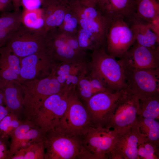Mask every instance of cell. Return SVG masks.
Returning <instances> with one entry per match:
<instances>
[{
	"mask_svg": "<svg viewBox=\"0 0 159 159\" xmlns=\"http://www.w3.org/2000/svg\"><path fill=\"white\" fill-rule=\"evenodd\" d=\"M42 6L44 20V30L47 32L61 24L69 8L68 5L57 0H43Z\"/></svg>",
	"mask_w": 159,
	"mask_h": 159,
	"instance_id": "obj_18",
	"label": "cell"
},
{
	"mask_svg": "<svg viewBox=\"0 0 159 159\" xmlns=\"http://www.w3.org/2000/svg\"><path fill=\"white\" fill-rule=\"evenodd\" d=\"M0 11H1V4L0 2Z\"/></svg>",
	"mask_w": 159,
	"mask_h": 159,
	"instance_id": "obj_47",
	"label": "cell"
},
{
	"mask_svg": "<svg viewBox=\"0 0 159 159\" xmlns=\"http://www.w3.org/2000/svg\"><path fill=\"white\" fill-rule=\"evenodd\" d=\"M138 159H159V145L153 143L138 141Z\"/></svg>",
	"mask_w": 159,
	"mask_h": 159,
	"instance_id": "obj_31",
	"label": "cell"
},
{
	"mask_svg": "<svg viewBox=\"0 0 159 159\" xmlns=\"http://www.w3.org/2000/svg\"><path fill=\"white\" fill-rule=\"evenodd\" d=\"M1 6V11H4L8 7L10 3L11 0H0Z\"/></svg>",
	"mask_w": 159,
	"mask_h": 159,
	"instance_id": "obj_44",
	"label": "cell"
},
{
	"mask_svg": "<svg viewBox=\"0 0 159 159\" xmlns=\"http://www.w3.org/2000/svg\"><path fill=\"white\" fill-rule=\"evenodd\" d=\"M127 21L134 32L137 44L153 49L159 47V37L151 29L147 22L135 16Z\"/></svg>",
	"mask_w": 159,
	"mask_h": 159,
	"instance_id": "obj_23",
	"label": "cell"
},
{
	"mask_svg": "<svg viewBox=\"0 0 159 159\" xmlns=\"http://www.w3.org/2000/svg\"><path fill=\"white\" fill-rule=\"evenodd\" d=\"M135 16L148 23L159 17L158 0H135Z\"/></svg>",
	"mask_w": 159,
	"mask_h": 159,
	"instance_id": "obj_26",
	"label": "cell"
},
{
	"mask_svg": "<svg viewBox=\"0 0 159 159\" xmlns=\"http://www.w3.org/2000/svg\"><path fill=\"white\" fill-rule=\"evenodd\" d=\"M77 36L80 47L85 52L88 50L92 51L100 47L105 46L92 33L80 26Z\"/></svg>",
	"mask_w": 159,
	"mask_h": 159,
	"instance_id": "obj_29",
	"label": "cell"
},
{
	"mask_svg": "<svg viewBox=\"0 0 159 159\" xmlns=\"http://www.w3.org/2000/svg\"><path fill=\"white\" fill-rule=\"evenodd\" d=\"M7 143L0 144V159H9V149Z\"/></svg>",
	"mask_w": 159,
	"mask_h": 159,
	"instance_id": "obj_39",
	"label": "cell"
},
{
	"mask_svg": "<svg viewBox=\"0 0 159 159\" xmlns=\"http://www.w3.org/2000/svg\"><path fill=\"white\" fill-rule=\"evenodd\" d=\"M12 3L14 11L20 12V7L21 5V0H11Z\"/></svg>",
	"mask_w": 159,
	"mask_h": 159,
	"instance_id": "obj_43",
	"label": "cell"
},
{
	"mask_svg": "<svg viewBox=\"0 0 159 159\" xmlns=\"http://www.w3.org/2000/svg\"><path fill=\"white\" fill-rule=\"evenodd\" d=\"M24 93V120H30L45 100L59 92L63 87L51 74L41 79H33L22 83Z\"/></svg>",
	"mask_w": 159,
	"mask_h": 159,
	"instance_id": "obj_4",
	"label": "cell"
},
{
	"mask_svg": "<svg viewBox=\"0 0 159 159\" xmlns=\"http://www.w3.org/2000/svg\"><path fill=\"white\" fill-rule=\"evenodd\" d=\"M44 142L45 159H87L80 137L67 135L54 128L45 133Z\"/></svg>",
	"mask_w": 159,
	"mask_h": 159,
	"instance_id": "obj_2",
	"label": "cell"
},
{
	"mask_svg": "<svg viewBox=\"0 0 159 159\" xmlns=\"http://www.w3.org/2000/svg\"><path fill=\"white\" fill-rule=\"evenodd\" d=\"M8 140L2 138L0 135V144L3 143H7Z\"/></svg>",
	"mask_w": 159,
	"mask_h": 159,
	"instance_id": "obj_46",
	"label": "cell"
},
{
	"mask_svg": "<svg viewBox=\"0 0 159 159\" xmlns=\"http://www.w3.org/2000/svg\"><path fill=\"white\" fill-rule=\"evenodd\" d=\"M137 115L144 118L159 120V95L139 98Z\"/></svg>",
	"mask_w": 159,
	"mask_h": 159,
	"instance_id": "obj_28",
	"label": "cell"
},
{
	"mask_svg": "<svg viewBox=\"0 0 159 159\" xmlns=\"http://www.w3.org/2000/svg\"><path fill=\"white\" fill-rule=\"evenodd\" d=\"M122 66L125 89L139 98L159 95V68L138 69Z\"/></svg>",
	"mask_w": 159,
	"mask_h": 159,
	"instance_id": "obj_7",
	"label": "cell"
},
{
	"mask_svg": "<svg viewBox=\"0 0 159 159\" xmlns=\"http://www.w3.org/2000/svg\"><path fill=\"white\" fill-rule=\"evenodd\" d=\"M90 70L89 61L57 63L51 74L63 87L75 89L83 76Z\"/></svg>",
	"mask_w": 159,
	"mask_h": 159,
	"instance_id": "obj_14",
	"label": "cell"
},
{
	"mask_svg": "<svg viewBox=\"0 0 159 159\" xmlns=\"http://www.w3.org/2000/svg\"><path fill=\"white\" fill-rule=\"evenodd\" d=\"M5 105L10 112L20 118L24 110V90L22 85L13 80L8 82L4 91Z\"/></svg>",
	"mask_w": 159,
	"mask_h": 159,
	"instance_id": "obj_22",
	"label": "cell"
},
{
	"mask_svg": "<svg viewBox=\"0 0 159 159\" xmlns=\"http://www.w3.org/2000/svg\"><path fill=\"white\" fill-rule=\"evenodd\" d=\"M93 126L87 110L75 89L69 97L65 112L55 128L67 135L81 137Z\"/></svg>",
	"mask_w": 159,
	"mask_h": 159,
	"instance_id": "obj_6",
	"label": "cell"
},
{
	"mask_svg": "<svg viewBox=\"0 0 159 159\" xmlns=\"http://www.w3.org/2000/svg\"><path fill=\"white\" fill-rule=\"evenodd\" d=\"M10 112L4 105H0V122L2 119Z\"/></svg>",
	"mask_w": 159,
	"mask_h": 159,
	"instance_id": "obj_42",
	"label": "cell"
},
{
	"mask_svg": "<svg viewBox=\"0 0 159 159\" xmlns=\"http://www.w3.org/2000/svg\"><path fill=\"white\" fill-rule=\"evenodd\" d=\"M45 133L30 120H21L20 125L12 133L9 149V159L19 149L31 143L44 140Z\"/></svg>",
	"mask_w": 159,
	"mask_h": 159,
	"instance_id": "obj_15",
	"label": "cell"
},
{
	"mask_svg": "<svg viewBox=\"0 0 159 159\" xmlns=\"http://www.w3.org/2000/svg\"><path fill=\"white\" fill-rule=\"evenodd\" d=\"M106 0H82L85 4L96 7L99 10L102 8Z\"/></svg>",
	"mask_w": 159,
	"mask_h": 159,
	"instance_id": "obj_40",
	"label": "cell"
},
{
	"mask_svg": "<svg viewBox=\"0 0 159 159\" xmlns=\"http://www.w3.org/2000/svg\"><path fill=\"white\" fill-rule=\"evenodd\" d=\"M79 27L78 17L69 6L62 24L57 28L64 32L77 34Z\"/></svg>",
	"mask_w": 159,
	"mask_h": 159,
	"instance_id": "obj_32",
	"label": "cell"
},
{
	"mask_svg": "<svg viewBox=\"0 0 159 159\" xmlns=\"http://www.w3.org/2000/svg\"><path fill=\"white\" fill-rule=\"evenodd\" d=\"M5 46L20 59L51 50L47 32L30 30L22 24L11 33Z\"/></svg>",
	"mask_w": 159,
	"mask_h": 159,
	"instance_id": "obj_5",
	"label": "cell"
},
{
	"mask_svg": "<svg viewBox=\"0 0 159 159\" xmlns=\"http://www.w3.org/2000/svg\"><path fill=\"white\" fill-rule=\"evenodd\" d=\"M139 98L125 89L113 106L105 127L118 132L131 127L137 116Z\"/></svg>",
	"mask_w": 159,
	"mask_h": 159,
	"instance_id": "obj_9",
	"label": "cell"
},
{
	"mask_svg": "<svg viewBox=\"0 0 159 159\" xmlns=\"http://www.w3.org/2000/svg\"><path fill=\"white\" fill-rule=\"evenodd\" d=\"M24 148V159H45L44 140L33 142Z\"/></svg>",
	"mask_w": 159,
	"mask_h": 159,
	"instance_id": "obj_34",
	"label": "cell"
},
{
	"mask_svg": "<svg viewBox=\"0 0 159 159\" xmlns=\"http://www.w3.org/2000/svg\"><path fill=\"white\" fill-rule=\"evenodd\" d=\"M21 21L22 25L30 30L44 31V20L42 8L24 9L21 14Z\"/></svg>",
	"mask_w": 159,
	"mask_h": 159,
	"instance_id": "obj_27",
	"label": "cell"
},
{
	"mask_svg": "<svg viewBox=\"0 0 159 159\" xmlns=\"http://www.w3.org/2000/svg\"><path fill=\"white\" fill-rule=\"evenodd\" d=\"M47 33L52 53L57 62H76L86 59V56L79 53L67 43L59 35L57 28Z\"/></svg>",
	"mask_w": 159,
	"mask_h": 159,
	"instance_id": "obj_17",
	"label": "cell"
},
{
	"mask_svg": "<svg viewBox=\"0 0 159 159\" xmlns=\"http://www.w3.org/2000/svg\"><path fill=\"white\" fill-rule=\"evenodd\" d=\"M118 134L112 129L90 127L80 137L88 159H110V151Z\"/></svg>",
	"mask_w": 159,
	"mask_h": 159,
	"instance_id": "obj_8",
	"label": "cell"
},
{
	"mask_svg": "<svg viewBox=\"0 0 159 159\" xmlns=\"http://www.w3.org/2000/svg\"><path fill=\"white\" fill-rule=\"evenodd\" d=\"M75 89L64 87L47 97L30 121L46 133L56 127L67 109L69 97Z\"/></svg>",
	"mask_w": 159,
	"mask_h": 159,
	"instance_id": "obj_3",
	"label": "cell"
},
{
	"mask_svg": "<svg viewBox=\"0 0 159 159\" xmlns=\"http://www.w3.org/2000/svg\"><path fill=\"white\" fill-rule=\"evenodd\" d=\"M20 70V58L6 46L1 48L0 78L8 81L16 80L21 83Z\"/></svg>",
	"mask_w": 159,
	"mask_h": 159,
	"instance_id": "obj_21",
	"label": "cell"
},
{
	"mask_svg": "<svg viewBox=\"0 0 159 159\" xmlns=\"http://www.w3.org/2000/svg\"><path fill=\"white\" fill-rule=\"evenodd\" d=\"M100 11L112 20L121 18L127 21L135 15V0H106Z\"/></svg>",
	"mask_w": 159,
	"mask_h": 159,
	"instance_id": "obj_20",
	"label": "cell"
},
{
	"mask_svg": "<svg viewBox=\"0 0 159 159\" xmlns=\"http://www.w3.org/2000/svg\"><path fill=\"white\" fill-rule=\"evenodd\" d=\"M20 79L24 82L41 79L50 75L58 63L51 50L37 52L20 59Z\"/></svg>",
	"mask_w": 159,
	"mask_h": 159,
	"instance_id": "obj_11",
	"label": "cell"
},
{
	"mask_svg": "<svg viewBox=\"0 0 159 159\" xmlns=\"http://www.w3.org/2000/svg\"><path fill=\"white\" fill-rule=\"evenodd\" d=\"M90 71L97 75L114 92L126 87L123 68L116 58L109 54L105 46L92 51L89 61Z\"/></svg>",
	"mask_w": 159,
	"mask_h": 159,
	"instance_id": "obj_1",
	"label": "cell"
},
{
	"mask_svg": "<svg viewBox=\"0 0 159 159\" xmlns=\"http://www.w3.org/2000/svg\"><path fill=\"white\" fill-rule=\"evenodd\" d=\"M14 31L0 29V48L5 45L11 33Z\"/></svg>",
	"mask_w": 159,
	"mask_h": 159,
	"instance_id": "obj_37",
	"label": "cell"
},
{
	"mask_svg": "<svg viewBox=\"0 0 159 159\" xmlns=\"http://www.w3.org/2000/svg\"><path fill=\"white\" fill-rule=\"evenodd\" d=\"M135 42L134 32L127 21L121 18L112 20L106 38L107 53L120 59Z\"/></svg>",
	"mask_w": 159,
	"mask_h": 159,
	"instance_id": "obj_10",
	"label": "cell"
},
{
	"mask_svg": "<svg viewBox=\"0 0 159 159\" xmlns=\"http://www.w3.org/2000/svg\"><path fill=\"white\" fill-rule=\"evenodd\" d=\"M43 0H21L24 9L32 10L40 8Z\"/></svg>",
	"mask_w": 159,
	"mask_h": 159,
	"instance_id": "obj_36",
	"label": "cell"
},
{
	"mask_svg": "<svg viewBox=\"0 0 159 159\" xmlns=\"http://www.w3.org/2000/svg\"><path fill=\"white\" fill-rule=\"evenodd\" d=\"M131 127L138 141L149 142L159 145V120L137 115Z\"/></svg>",
	"mask_w": 159,
	"mask_h": 159,
	"instance_id": "obj_24",
	"label": "cell"
},
{
	"mask_svg": "<svg viewBox=\"0 0 159 159\" xmlns=\"http://www.w3.org/2000/svg\"><path fill=\"white\" fill-rule=\"evenodd\" d=\"M152 31L159 37V17L148 22Z\"/></svg>",
	"mask_w": 159,
	"mask_h": 159,
	"instance_id": "obj_41",
	"label": "cell"
},
{
	"mask_svg": "<svg viewBox=\"0 0 159 159\" xmlns=\"http://www.w3.org/2000/svg\"><path fill=\"white\" fill-rule=\"evenodd\" d=\"M124 90L98 93L84 103L93 126L105 127L110 111Z\"/></svg>",
	"mask_w": 159,
	"mask_h": 159,
	"instance_id": "obj_12",
	"label": "cell"
},
{
	"mask_svg": "<svg viewBox=\"0 0 159 159\" xmlns=\"http://www.w3.org/2000/svg\"><path fill=\"white\" fill-rule=\"evenodd\" d=\"M21 120L16 115L9 113L0 122V135L8 140L12 133L20 125Z\"/></svg>",
	"mask_w": 159,
	"mask_h": 159,
	"instance_id": "obj_30",
	"label": "cell"
},
{
	"mask_svg": "<svg viewBox=\"0 0 159 159\" xmlns=\"http://www.w3.org/2000/svg\"><path fill=\"white\" fill-rule=\"evenodd\" d=\"M104 91L114 92L109 89L97 75L90 70L80 79L75 88L76 95L84 103L95 94Z\"/></svg>",
	"mask_w": 159,
	"mask_h": 159,
	"instance_id": "obj_19",
	"label": "cell"
},
{
	"mask_svg": "<svg viewBox=\"0 0 159 159\" xmlns=\"http://www.w3.org/2000/svg\"><path fill=\"white\" fill-rule=\"evenodd\" d=\"M57 29L60 36L69 46L79 53L87 56V52L83 50L80 46L77 34L64 32Z\"/></svg>",
	"mask_w": 159,
	"mask_h": 159,
	"instance_id": "obj_35",
	"label": "cell"
},
{
	"mask_svg": "<svg viewBox=\"0 0 159 159\" xmlns=\"http://www.w3.org/2000/svg\"><path fill=\"white\" fill-rule=\"evenodd\" d=\"M60 2L67 5H68L71 2L76 0H57Z\"/></svg>",
	"mask_w": 159,
	"mask_h": 159,
	"instance_id": "obj_45",
	"label": "cell"
},
{
	"mask_svg": "<svg viewBox=\"0 0 159 159\" xmlns=\"http://www.w3.org/2000/svg\"><path fill=\"white\" fill-rule=\"evenodd\" d=\"M21 13L7 12L0 17V29H8L14 31L22 24Z\"/></svg>",
	"mask_w": 159,
	"mask_h": 159,
	"instance_id": "obj_33",
	"label": "cell"
},
{
	"mask_svg": "<svg viewBox=\"0 0 159 159\" xmlns=\"http://www.w3.org/2000/svg\"><path fill=\"white\" fill-rule=\"evenodd\" d=\"M118 61L122 65L134 68H159V47L151 48L135 42Z\"/></svg>",
	"mask_w": 159,
	"mask_h": 159,
	"instance_id": "obj_13",
	"label": "cell"
},
{
	"mask_svg": "<svg viewBox=\"0 0 159 159\" xmlns=\"http://www.w3.org/2000/svg\"><path fill=\"white\" fill-rule=\"evenodd\" d=\"M138 139L131 127L118 132L110 151L111 159H138Z\"/></svg>",
	"mask_w": 159,
	"mask_h": 159,
	"instance_id": "obj_16",
	"label": "cell"
},
{
	"mask_svg": "<svg viewBox=\"0 0 159 159\" xmlns=\"http://www.w3.org/2000/svg\"><path fill=\"white\" fill-rule=\"evenodd\" d=\"M78 19L80 27L91 32L106 46V36L112 20L104 15L92 19Z\"/></svg>",
	"mask_w": 159,
	"mask_h": 159,
	"instance_id": "obj_25",
	"label": "cell"
},
{
	"mask_svg": "<svg viewBox=\"0 0 159 159\" xmlns=\"http://www.w3.org/2000/svg\"><path fill=\"white\" fill-rule=\"evenodd\" d=\"M8 82L6 80L0 78V105H5L4 89Z\"/></svg>",
	"mask_w": 159,
	"mask_h": 159,
	"instance_id": "obj_38",
	"label": "cell"
}]
</instances>
